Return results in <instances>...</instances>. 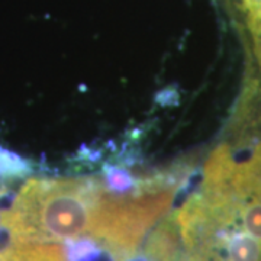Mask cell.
<instances>
[{
  "label": "cell",
  "mask_w": 261,
  "mask_h": 261,
  "mask_svg": "<svg viewBox=\"0 0 261 261\" xmlns=\"http://www.w3.org/2000/svg\"><path fill=\"white\" fill-rule=\"evenodd\" d=\"M32 170L34 167L29 160L0 145V181L28 177Z\"/></svg>",
  "instance_id": "obj_4"
},
{
  "label": "cell",
  "mask_w": 261,
  "mask_h": 261,
  "mask_svg": "<svg viewBox=\"0 0 261 261\" xmlns=\"http://www.w3.org/2000/svg\"><path fill=\"white\" fill-rule=\"evenodd\" d=\"M118 197L96 178H32L0 212V225L15 243L99 241Z\"/></svg>",
  "instance_id": "obj_1"
},
{
  "label": "cell",
  "mask_w": 261,
  "mask_h": 261,
  "mask_svg": "<svg viewBox=\"0 0 261 261\" xmlns=\"http://www.w3.org/2000/svg\"><path fill=\"white\" fill-rule=\"evenodd\" d=\"M261 74V0H229Z\"/></svg>",
  "instance_id": "obj_2"
},
{
  "label": "cell",
  "mask_w": 261,
  "mask_h": 261,
  "mask_svg": "<svg viewBox=\"0 0 261 261\" xmlns=\"http://www.w3.org/2000/svg\"><path fill=\"white\" fill-rule=\"evenodd\" d=\"M0 261H67L64 248L57 244L15 243L0 250Z\"/></svg>",
  "instance_id": "obj_3"
}]
</instances>
